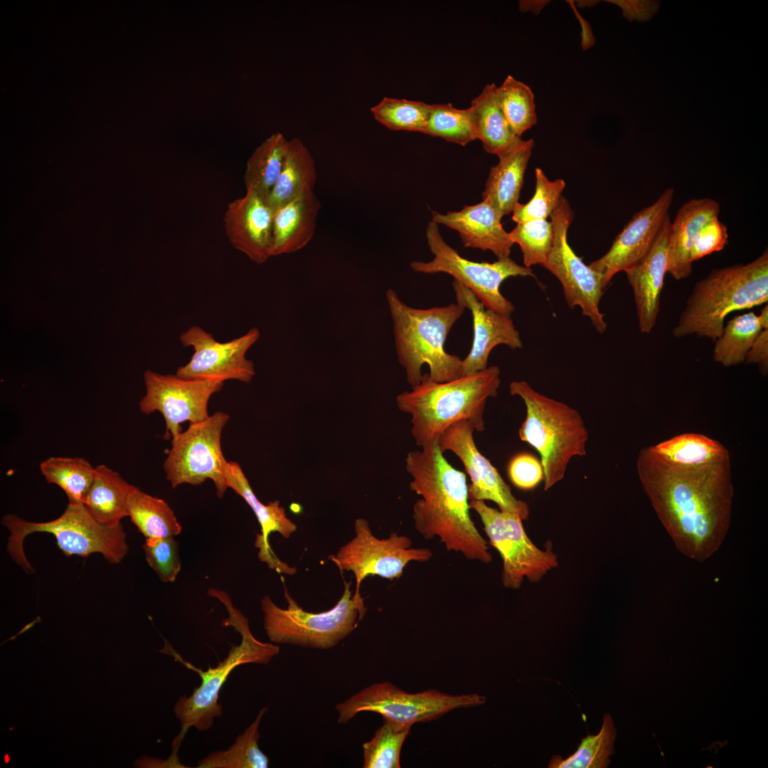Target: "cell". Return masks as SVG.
Instances as JSON below:
<instances>
[{
  "instance_id": "obj_18",
  "label": "cell",
  "mask_w": 768,
  "mask_h": 768,
  "mask_svg": "<svg viewBox=\"0 0 768 768\" xmlns=\"http://www.w3.org/2000/svg\"><path fill=\"white\" fill-rule=\"evenodd\" d=\"M474 431L469 422L461 420L447 427L437 439L442 452H452L463 463L471 481L468 484L469 501H491L500 511L527 520L530 513L528 504L513 496L496 468L479 452Z\"/></svg>"
},
{
  "instance_id": "obj_47",
  "label": "cell",
  "mask_w": 768,
  "mask_h": 768,
  "mask_svg": "<svg viewBox=\"0 0 768 768\" xmlns=\"http://www.w3.org/2000/svg\"><path fill=\"white\" fill-rule=\"evenodd\" d=\"M622 8L623 15L629 21H649L658 11V1H612Z\"/></svg>"
},
{
  "instance_id": "obj_8",
  "label": "cell",
  "mask_w": 768,
  "mask_h": 768,
  "mask_svg": "<svg viewBox=\"0 0 768 768\" xmlns=\"http://www.w3.org/2000/svg\"><path fill=\"white\" fill-rule=\"evenodd\" d=\"M2 524L10 535L7 551L11 558L27 573L34 569L26 558L23 543L34 533L53 534L58 548L66 556L87 557L100 553L110 563L120 562L129 550L122 523L107 526L96 521L83 503H68L58 518L46 522L28 521L12 513L5 515Z\"/></svg>"
},
{
  "instance_id": "obj_24",
  "label": "cell",
  "mask_w": 768,
  "mask_h": 768,
  "mask_svg": "<svg viewBox=\"0 0 768 768\" xmlns=\"http://www.w3.org/2000/svg\"><path fill=\"white\" fill-rule=\"evenodd\" d=\"M671 223L669 218L647 255L625 271L634 292L639 331L644 334L652 331L660 309Z\"/></svg>"
},
{
  "instance_id": "obj_17",
  "label": "cell",
  "mask_w": 768,
  "mask_h": 768,
  "mask_svg": "<svg viewBox=\"0 0 768 768\" xmlns=\"http://www.w3.org/2000/svg\"><path fill=\"white\" fill-rule=\"evenodd\" d=\"M260 336L259 329L252 328L238 338L219 342L202 328L191 326L179 339L183 346L193 347V353L186 365L177 369L176 375L188 379L249 383L255 371L252 361L245 355Z\"/></svg>"
},
{
  "instance_id": "obj_29",
  "label": "cell",
  "mask_w": 768,
  "mask_h": 768,
  "mask_svg": "<svg viewBox=\"0 0 768 768\" xmlns=\"http://www.w3.org/2000/svg\"><path fill=\"white\" fill-rule=\"evenodd\" d=\"M496 87L494 83L487 84L471 100L469 110L476 139L481 140L486 151L498 156L521 138L512 132L501 112Z\"/></svg>"
},
{
  "instance_id": "obj_11",
  "label": "cell",
  "mask_w": 768,
  "mask_h": 768,
  "mask_svg": "<svg viewBox=\"0 0 768 768\" xmlns=\"http://www.w3.org/2000/svg\"><path fill=\"white\" fill-rule=\"evenodd\" d=\"M485 697L477 693L451 695L429 690L408 693L390 682L373 683L338 703V722L344 724L363 711L380 714L384 719L412 726L437 719L457 708L480 705Z\"/></svg>"
},
{
  "instance_id": "obj_12",
  "label": "cell",
  "mask_w": 768,
  "mask_h": 768,
  "mask_svg": "<svg viewBox=\"0 0 768 768\" xmlns=\"http://www.w3.org/2000/svg\"><path fill=\"white\" fill-rule=\"evenodd\" d=\"M229 415L217 411L204 421L190 423L187 430L172 438L171 447L163 464L172 488L187 484L198 486L210 479L218 497L227 489L225 466L228 461L221 449V434Z\"/></svg>"
},
{
  "instance_id": "obj_41",
  "label": "cell",
  "mask_w": 768,
  "mask_h": 768,
  "mask_svg": "<svg viewBox=\"0 0 768 768\" xmlns=\"http://www.w3.org/2000/svg\"><path fill=\"white\" fill-rule=\"evenodd\" d=\"M426 134L462 146L476 139L469 108L458 109L450 103L431 105Z\"/></svg>"
},
{
  "instance_id": "obj_1",
  "label": "cell",
  "mask_w": 768,
  "mask_h": 768,
  "mask_svg": "<svg viewBox=\"0 0 768 768\" xmlns=\"http://www.w3.org/2000/svg\"><path fill=\"white\" fill-rule=\"evenodd\" d=\"M636 471L642 488L676 548L703 562L722 545L731 523L730 456L709 464H670L641 449Z\"/></svg>"
},
{
  "instance_id": "obj_22",
  "label": "cell",
  "mask_w": 768,
  "mask_h": 768,
  "mask_svg": "<svg viewBox=\"0 0 768 768\" xmlns=\"http://www.w3.org/2000/svg\"><path fill=\"white\" fill-rule=\"evenodd\" d=\"M225 474L228 487L231 488L250 506L261 527V533L257 535L255 543V547L259 549V559L279 572L294 574L295 568L289 567L275 555L268 538L270 533L274 532L289 538L297 530L296 524L287 517L285 510L279 501L264 504L257 498L238 463L227 462Z\"/></svg>"
},
{
  "instance_id": "obj_21",
  "label": "cell",
  "mask_w": 768,
  "mask_h": 768,
  "mask_svg": "<svg viewBox=\"0 0 768 768\" xmlns=\"http://www.w3.org/2000/svg\"><path fill=\"white\" fill-rule=\"evenodd\" d=\"M457 303L472 315L474 337L471 350L462 360V375L486 369L489 354L498 345L521 348L523 343L511 315L487 309L467 287L454 280Z\"/></svg>"
},
{
  "instance_id": "obj_32",
  "label": "cell",
  "mask_w": 768,
  "mask_h": 768,
  "mask_svg": "<svg viewBox=\"0 0 768 768\" xmlns=\"http://www.w3.org/2000/svg\"><path fill=\"white\" fill-rule=\"evenodd\" d=\"M127 512L146 538L174 537L181 533L182 527L169 504L135 486L128 497Z\"/></svg>"
},
{
  "instance_id": "obj_23",
  "label": "cell",
  "mask_w": 768,
  "mask_h": 768,
  "mask_svg": "<svg viewBox=\"0 0 768 768\" xmlns=\"http://www.w3.org/2000/svg\"><path fill=\"white\" fill-rule=\"evenodd\" d=\"M432 218L457 230L465 247L490 250L498 260L509 257L513 242L501 225L502 217L486 201L445 214L432 211Z\"/></svg>"
},
{
  "instance_id": "obj_15",
  "label": "cell",
  "mask_w": 768,
  "mask_h": 768,
  "mask_svg": "<svg viewBox=\"0 0 768 768\" xmlns=\"http://www.w3.org/2000/svg\"><path fill=\"white\" fill-rule=\"evenodd\" d=\"M354 530L355 537L329 559L340 570L353 572L356 594H360L361 584L366 577L398 579L410 562H425L433 555L427 548H412L410 538L396 532L387 538H378L373 534L368 521L363 518L356 520Z\"/></svg>"
},
{
  "instance_id": "obj_35",
  "label": "cell",
  "mask_w": 768,
  "mask_h": 768,
  "mask_svg": "<svg viewBox=\"0 0 768 768\" xmlns=\"http://www.w3.org/2000/svg\"><path fill=\"white\" fill-rule=\"evenodd\" d=\"M49 484L58 486L68 503H83L95 475V467L81 457H50L40 464Z\"/></svg>"
},
{
  "instance_id": "obj_46",
  "label": "cell",
  "mask_w": 768,
  "mask_h": 768,
  "mask_svg": "<svg viewBox=\"0 0 768 768\" xmlns=\"http://www.w3.org/2000/svg\"><path fill=\"white\" fill-rule=\"evenodd\" d=\"M508 471L513 485L523 490L534 489L544 479L540 462L528 454L514 457L509 463Z\"/></svg>"
},
{
  "instance_id": "obj_26",
  "label": "cell",
  "mask_w": 768,
  "mask_h": 768,
  "mask_svg": "<svg viewBox=\"0 0 768 768\" xmlns=\"http://www.w3.org/2000/svg\"><path fill=\"white\" fill-rule=\"evenodd\" d=\"M534 146L533 139H521L498 156V163L491 168L483 192L489 203L503 217L511 213L518 203L526 169Z\"/></svg>"
},
{
  "instance_id": "obj_14",
  "label": "cell",
  "mask_w": 768,
  "mask_h": 768,
  "mask_svg": "<svg viewBox=\"0 0 768 768\" xmlns=\"http://www.w3.org/2000/svg\"><path fill=\"white\" fill-rule=\"evenodd\" d=\"M574 213L567 199L562 196L550 215L553 241L550 253L542 265L562 284L565 301L570 309L579 306L583 316L591 321L596 331L603 334L607 327L599 302L606 287L601 277L579 257L567 240Z\"/></svg>"
},
{
  "instance_id": "obj_50",
  "label": "cell",
  "mask_w": 768,
  "mask_h": 768,
  "mask_svg": "<svg viewBox=\"0 0 768 768\" xmlns=\"http://www.w3.org/2000/svg\"><path fill=\"white\" fill-rule=\"evenodd\" d=\"M36 622H38V621L37 619H36L35 621L32 622L31 623H30V624H27V625H26V626L25 627H23V629H21V631L20 632H18V634H17L16 635H15V636H11V637H10L9 639H8L7 640H6L5 641L2 642V644H3L4 643H5L6 641H9V640H14V639H15V638H16V636H17L18 635H19L20 634H21V633H23V632H24V631H27L28 629H31V627H32V626H33L34 625V624H35V623H36Z\"/></svg>"
},
{
  "instance_id": "obj_2",
  "label": "cell",
  "mask_w": 768,
  "mask_h": 768,
  "mask_svg": "<svg viewBox=\"0 0 768 768\" xmlns=\"http://www.w3.org/2000/svg\"><path fill=\"white\" fill-rule=\"evenodd\" d=\"M410 489L421 498L412 506L415 528L425 539L438 538L448 551L489 563L492 555L469 514L465 474L444 457L437 441L410 452L405 459Z\"/></svg>"
},
{
  "instance_id": "obj_31",
  "label": "cell",
  "mask_w": 768,
  "mask_h": 768,
  "mask_svg": "<svg viewBox=\"0 0 768 768\" xmlns=\"http://www.w3.org/2000/svg\"><path fill=\"white\" fill-rule=\"evenodd\" d=\"M647 447L665 462L686 467L709 464L730 456L721 443L698 433L681 434Z\"/></svg>"
},
{
  "instance_id": "obj_7",
  "label": "cell",
  "mask_w": 768,
  "mask_h": 768,
  "mask_svg": "<svg viewBox=\"0 0 768 768\" xmlns=\"http://www.w3.org/2000/svg\"><path fill=\"white\" fill-rule=\"evenodd\" d=\"M509 390L525 404L526 415L518 435L539 453L547 491L563 479L573 457L586 454L588 430L577 410L540 393L526 381H512Z\"/></svg>"
},
{
  "instance_id": "obj_44",
  "label": "cell",
  "mask_w": 768,
  "mask_h": 768,
  "mask_svg": "<svg viewBox=\"0 0 768 768\" xmlns=\"http://www.w3.org/2000/svg\"><path fill=\"white\" fill-rule=\"evenodd\" d=\"M143 550L148 565L163 582H175L181 569L178 543L174 537L146 538Z\"/></svg>"
},
{
  "instance_id": "obj_16",
  "label": "cell",
  "mask_w": 768,
  "mask_h": 768,
  "mask_svg": "<svg viewBox=\"0 0 768 768\" xmlns=\"http://www.w3.org/2000/svg\"><path fill=\"white\" fill-rule=\"evenodd\" d=\"M144 381L146 394L139 401V410L146 415L161 412L166 423L165 439L182 432L185 422L206 420L210 397L223 386V382L218 380L183 378L150 370L144 372Z\"/></svg>"
},
{
  "instance_id": "obj_25",
  "label": "cell",
  "mask_w": 768,
  "mask_h": 768,
  "mask_svg": "<svg viewBox=\"0 0 768 768\" xmlns=\"http://www.w3.org/2000/svg\"><path fill=\"white\" fill-rule=\"evenodd\" d=\"M720 206L710 198H692L677 211L671 223L667 245L666 272L675 279L688 278L692 273L690 253L693 242L703 225L719 216Z\"/></svg>"
},
{
  "instance_id": "obj_30",
  "label": "cell",
  "mask_w": 768,
  "mask_h": 768,
  "mask_svg": "<svg viewBox=\"0 0 768 768\" xmlns=\"http://www.w3.org/2000/svg\"><path fill=\"white\" fill-rule=\"evenodd\" d=\"M133 486L117 471L106 465H98L83 505L100 523L116 526L127 516V501Z\"/></svg>"
},
{
  "instance_id": "obj_28",
  "label": "cell",
  "mask_w": 768,
  "mask_h": 768,
  "mask_svg": "<svg viewBox=\"0 0 768 768\" xmlns=\"http://www.w3.org/2000/svg\"><path fill=\"white\" fill-rule=\"evenodd\" d=\"M317 174L314 159L303 142L288 140L284 165L266 203L273 210L301 196L314 192Z\"/></svg>"
},
{
  "instance_id": "obj_36",
  "label": "cell",
  "mask_w": 768,
  "mask_h": 768,
  "mask_svg": "<svg viewBox=\"0 0 768 768\" xmlns=\"http://www.w3.org/2000/svg\"><path fill=\"white\" fill-rule=\"evenodd\" d=\"M762 330L759 317L754 312L735 316L724 325L722 334L715 341L713 360L725 367L745 363Z\"/></svg>"
},
{
  "instance_id": "obj_37",
  "label": "cell",
  "mask_w": 768,
  "mask_h": 768,
  "mask_svg": "<svg viewBox=\"0 0 768 768\" xmlns=\"http://www.w3.org/2000/svg\"><path fill=\"white\" fill-rule=\"evenodd\" d=\"M617 729L611 715H604L602 728L597 735H588L581 739L577 751L563 759L555 755L550 760V768H605L610 764V756L614 753V742Z\"/></svg>"
},
{
  "instance_id": "obj_3",
  "label": "cell",
  "mask_w": 768,
  "mask_h": 768,
  "mask_svg": "<svg viewBox=\"0 0 768 768\" xmlns=\"http://www.w3.org/2000/svg\"><path fill=\"white\" fill-rule=\"evenodd\" d=\"M500 373L498 366H491L443 383L425 373L419 385L399 394L397 405L411 415L415 444L421 448L437 441L447 427L461 420L469 422L476 431H484L485 406L498 394Z\"/></svg>"
},
{
  "instance_id": "obj_39",
  "label": "cell",
  "mask_w": 768,
  "mask_h": 768,
  "mask_svg": "<svg viewBox=\"0 0 768 768\" xmlns=\"http://www.w3.org/2000/svg\"><path fill=\"white\" fill-rule=\"evenodd\" d=\"M430 107L420 101L385 97L370 111L389 129L426 134Z\"/></svg>"
},
{
  "instance_id": "obj_10",
  "label": "cell",
  "mask_w": 768,
  "mask_h": 768,
  "mask_svg": "<svg viewBox=\"0 0 768 768\" xmlns=\"http://www.w3.org/2000/svg\"><path fill=\"white\" fill-rule=\"evenodd\" d=\"M425 234L434 258L429 262H412L410 266L414 271L425 274L447 273L469 289L486 308L511 315L514 306L501 293L500 286L511 277H534L530 267L521 266L510 257L498 259L493 263L465 259L444 241L438 225L433 221L428 223Z\"/></svg>"
},
{
  "instance_id": "obj_20",
  "label": "cell",
  "mask_w": 768,
  "mask_h": 768,
  "mask_svg": "<svg viewBox=\"0 0 768 768\" xmlns=\"http://www.w3.org/2000/svg\"><path fill=\"white\" fill-rule=\"evenodd\" d=\"M274 211L254 191L230 202L224 227L230 244L257 264L272 257Z\"/></svg>"
},
{
  "instance_id": "obj_5",
  "label": "cell",
  "mask_w": 768,
  "mask_h": 768,
  "mask_svg": "<svg viewBox=\"0 0 768 768\" xmlns=\"http://www.w3.org/2000/svg\"><path fill=\"white\" fill-rule=\"evenodd\" d=\"M386 299L393 325L398 359L411 387L422 381V368L427 365L431 380L443 383L462 375V360L444 349L447 335L465 308L452 303L445 306L417 309L405 304L393 289Z\"/></svg>"
},
{
  "instance_id": "obj_27",
  "label": "cell",
  "mask_w": 768,
  "mask_h": 768,
  "mask_svg": "<svg viewBox=\"0 0 768 768\" xmlns=\"http://www.w3.org/2000/svg\"><path fill=\"white\" fill-rule=\"evenodd\" d=\"M320 207L319 200L311 192L274 211L272 256L297 252L310 242Z\"/></svg>"
},
{
  "instance_id": "obj_40",
  "label": "cell",
  "mask_w": 768,
  "mask_h": 768,
  "mask_svg": "<svg viewBox=\"0 0 768 768\" xmlns=\"http://www.w3.org/2000/svg\"><path fill=\"white\" fill-rule=\"evenodd\" d=\"M411 726L383 718L373 737L363 744V767L399 768L402 744Z\"/></svg>"
},
{
  "instance_id": "obj_4",
  "label": "cell",
  "mask_w": 768,
  "mask_h": 768,
  "mask_svg": "<svg viewBox=\"0 0 768 768\" xmlns=\"http://www.w3.org/2000/svg\"><path fill=\"white\" fill-rule=\"evenodd\" d=\"M768 301V250L746 265L715 268L698 281L687 299L673 335L695 334L715 341L722 333L725 318Z\"/></svg>"
},
{
  "instance_id": "obj_42",
  "label": "cell",
  "mask_w": 768,
  "mask_h": 768,
  "mask_svg": "<svg viewBox=\"0 0 768 768\" xmlns=\"http://www.w3.org/2000/svg\"><path fill=\"white\" fill-rule=\"evenodd\" d=\"M509 236L522 251L523 263L527 267L543 265L551 250L553 230L551 222L535 219L517 223Z\"/></svg>"
},
{
  "instance_id": "obj_13",
  "label": "cell",
  "mask_w": 768,
  "mask_h": 768,
  "mask_svg": "<svg viewBox=\"0 0 768 768\" xmlns=\"http://www.w3.org/2000/svg\"><path fill=\"white\" fill-rule=\"evenodd\" d=\"M469 507L480 517L490 543L502 558L501 582L506 588L519 589L525 577L538 582L558 566L552 544L548 542L545 550L537 547L518 515L490 507L484 501H469Z\"/></svg>"
},
{
  "instance_id": "obj_49",
  "label": "cell",
  "mask_w": 768,
  "mask_h": 768,
  "mask_svg": "<svg viewBox=\"0 0 768 768\" xmlns=\"http://www.w3.org/2000/svg\"><path fill=\"white\" fill-rule=\"evenodd\" d=\"M759 320L762 329H768V305L766 304L760 311V315L758 316Z\"/></svg>"
},
{
  "instance_id": "obj_45",
  "label": "cell",
  "mask_w": 768,
  "mask_h": 768,
  "mask_svg": "<svg viewBox=\"0 0 768 768\" xmlns=\"http://www.w3.org/2000/svg\"><path fill=\"white\" fill-rule=\"evenodd\" d=\"M728 242L727 226L715 216L708 220L700 230L692 246L690 260L693 262L722 250Z\"/></svg>"
},
{
  "instance_id": "obj_19",
  "label": "cell",
  "mask_w": 768,
  "mask_h": 768,
  "mask_svg": "<svg viewBox=\"0 0 768 768\" xmlns=\"http://www.w3.org/2000/svg\"><path fill=\"white\" fill-rule=\"evenodd\" d=\"M673 198L674 190L668 188L652 205L636 213L617 235L608 252L590 264L605 287L615 274L633 267L650 252L670 218Z\"/></svg>"
},
{
  "instance_id": "obj_48",
  "label": "cell",
  "mask_w": 768,
  "mask_h": 768,
  "mask_svg": "<svg viewBox=\"0 0 768 768\" xmlns=\"http://www.w3.org/2000/svg\"><path fill=\"white\" fill-rule=\"evenodd\" d=\"M745 363L757 364L763 375L768 373V329H762L749 350Z\"/></svg>"
},
{
  "instance_id": "obj_9",
  "label": "cell",
  "mask_w": 768,
  "mask_h": 768,
  "mask_svg": "<svg viewBox=\"0 0 768 768\" xmlns=\"http://www.w3.org/2000/svg\"><path fill=\"white\" fill-rule=\"evenodd\" d=\"M351 585V581L346 582L337 604L319 613L304 611L285 586L287 609L278 607L268 595L264 596L260 603L268 638L274 644L305 648L327 649L336 646L357 627L367 611L363 598L361 594L353 593Z\"/></svg>"
},
{
  "instance_id": "obj_43",
  "label": "cell",
  "mask_w": 768,
  "mask_h": 768,
  "mask_svg": "<svg viewBox=\"0 0 768 768\" xmlns=\"http://www.w3.org/2000/svg\"><path fill=\"white\" fill-rule=\"evenodd\" d=\"M535 191L526 204L518 203L512 213V220L517 223L535 219L546 220L558 206L565 182L561 179L550 181L540 168H536Z\"/></svg>"
},
{
  "instance_id": "obj_6",
  "label": "cell",
  "mask_w": 768,
  "mask_h": 768,
  "mask_svg": "<svg viewBox=\"0 0 768 768\" xmlns=\"http://www.w3.org/2000/svg\"><path fill=\"white\" fill-rule=\"evenodd\" d=\"M209 596L219 600L226 608L228 617L223 621V625L233 626L241 636V641L230 649L228 656L214 667L203 671L189 662L184 661L166 641L161 653L169 654L196 671L201 678V683L194 688L189 696L178 698L174 706V713L181 725V731L174 739L172 754H176L178 747L190 727L199 731L210 729L214 719L223 713L218 703L220 691L231 672L238 666L245 663H268L279 654V647L271 643L257 640L252 634L247 619L236 609L230 595L225 591L210 588Z\"/></svg>"
},
{
  "instance_id": "obj_38",
  "label": "cell",
  "mask_w": 768,
  "mask_h": 768,
  "mask_svg": "<svg viewBox=\"0 0 768 768\" xmlns=\"http://www.w3.org/2000/svg\"><path fill=\"white\" fill-rule=\"evenodd\" d=\"M496 95L501 112L517 137L536 124L534 95L527 85L508 75L496 87Z\"/></svg>"
},
{
  "instance_id": "obj_33",
  "label": "cell",
  "mask_w": 768,
  "mask_h": 768,
  "mask_svg": "<svg viewBox=\"0 0 768 768\" xmlns=\"http://www.w3.org/2000/svg\"><path fill=\"white\" fill-rule=\"evenodd\" d=\"M288 140L280 132L266 138L247 161L244 175L246 190L267 201L282 171Z\"/></svg>"
},
{
  "instance_id": "obj_34",
  "label": "cell",
  "mask_w": 768,
  "mask_h": 768,
  "mask_svg": "<svg viewBox=\"0 0 768 768\" xmlns=\"http://www.w3.org/2000/svg\"><path fill=\"white\" fill-rule=\"evenodd\" d=\"M267 708H262L252 723L227 750L212 752L198 762V768H266L269 758L260 750L259 727Z\"/></svg>"
}]
</instances>
